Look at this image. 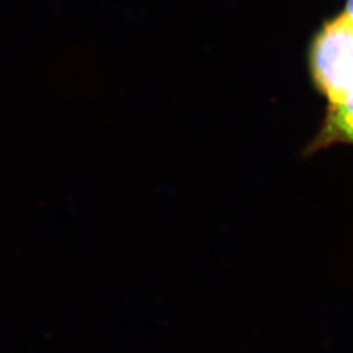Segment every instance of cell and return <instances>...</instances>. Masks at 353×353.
Returning <instances> with one entry per match:
<instances>
[{
  "label": "cell",
  "instance_id": "1",
  "mask_svg": "<svg viewBox=\"0 0 353 353\" xmlns=\"http://www.w3.org/2000/svg\"><path fill=\"white\" fill-rule=\"evenodd\" d=\"M310 70L319 92L335 103L353 89V20L341 13L316 34L310 50Z\"/></svg>",
  "mask_w": 353,
  "mask_h": 353
},
{
  "label": "cell",
  "instance_id": "2",
  "mask_svg": "<svg viewBox=\"0 0 353 353\" xmlns=\"http://www.w3.org/2000/svg\"><path fill=\"white\" fill-rule=\"evenodd\" d=\"M338 143L353 144V89L341 101L328 103L325 121L306 154L316 153Z\"/></svg>",
  "mask_w": 353,
  "mask_h": 353
},
{
  "label": "cell",
  "instance_id": "3",
  "mask_svg": "<svg viewBox=\"0 0 353 353\" xmlns=\"http://www.w3.org/2000/svg\"><path fill=\"white\" fill-rule=\"evenodd\" d=\"M345 13H348V16L353 20V0H348L347 3V11Z\"/></svg>",
  "mask_w": 353,
  "mask_h": 353
}]
</instances>
